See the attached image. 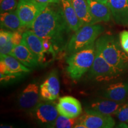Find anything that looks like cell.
I'll list each match as a JSON object with an SVG mask.
<instances>
[{"instance_id":"cell-1","label":"cell","mask_w":128,"mask_h":128,"mask_svg":"<svg viewBox=\"0 0 128 128\" xmlns=\"http://www.w3.org/2000/svg\"><path fill=\"white\" fill-rule=\"evenodd\" d=\"M28 29L50 42L56 54L66 50L72 36L60 3L48 4Z\"/></svg>"},{"instance_id":"cell-2","label":"cell","mask_w":128,"mask_h":128,"mask_svg":"<svg viewBox=\"0 0 128 128\" xmlns=\"http://www.w3.org/2000/svg\"><path fill=\"white\" fill-rule=\"evenodd\" d=\"M105 60L123 74L128 71V54L122 48L119 39L112 34H104L96 42Z\"/></svg>"},{"instance_id":"cell-3","label":"cell","mask_w":128,"mask_h":128,"mask_svg":"<svg viewBox=\"0 0 128 128\" xmlns=\"http://www.w3.org/2000/svg\"><path fill=\"white\" fill-rule=\"evenodd\" d=\"M96 54V42L88 47L68 55L66 71L74 80H78L88 71L93 64Z\"/></svg>"},{"instance_id":"cell-4","label":"cell","mask_w":128,"mask_h":128,"mask_svg":"<svg viewBox=\"0 0 128 128\" xmlns=\"http://www.w3.org/2000/svg\"><path fill=\"white\" fill-rule=\"evenodd\" d=\"M104 28L100 24L83 26L71 36L66 50L68 55L88 47L103 33Z\"/></svg>"},{"instance_id":"cell-5","label":"cell","mask_w":128,"mask_h":128,"mask_svg":"<svg viewBox=\"0 0 128 128\" xmlns=\"http://www.w3.org/2000/svg\"><path fill=\"white\" fill-rule=\"evenodd\" d=\"M122 74L105 60L99 48L96 46L95 58L89 70V77L98 82L110 81L119 77Z\"/></svg>"},{"instance_id":"cell-6","label":"cell","mask_w":128,"mask_h":128,"mask_svg":"<svg viewBox=\"0 0 128 128\" xmlns=\"http://www.w3.org/2000/svg\"><path fill=\"white\" fill-rule=\"evenodd\" d=\"M48 4L36 0H20L16 12L23 28H29Z\"/></svg>"},{"instance_id":"cell-7","label":"cell","mask_w":128,"mask_h":128,"mask_svg":"<svg viewBox=\"0 0 128 128\" xmlns=\"http://www.w3.org/2000/svg\"><path fill=\"white\" fill-rule=\"evenodd\" d=\"M1 81H7L30 72L29 68L24 65L11 55H0Z\"/></svg>"},{"instance_id":"cell-8","label":"cell","mask_w":128,"mask_h":128,"mask_svg":"<svg viewBox=\"0 0 128 128\" xmlns=\"http://www.w3.org/2000/svg\"><path fill=\"white\" fill-rule=\"evenodd\" d=\"M32 118L38 124L49 127L58 116L56 104L52 101L39 103L30 111Z\"/></svg>"},{"instance_id":"cell-9","label":"cell","mask_w":128,"mask_h":128,"mask_svg":"<svg viewBox=\"0 0 128 128\" xmlns=\"http://www.w3.org/2000/svg\"><path fill=\"white\" fill-rule=\"evenodd\" d=\"M78 122L84 124L87 128H112L115 126L112 115L86 110L79 118Z\"/></svg>"},{"instance_id":"cell-10","label":"cell","mask_w":128,"mask_h":128,"mask_svg":"<svg viewBox=\"0 0 128 128\" xmlns=\"http://www.w3.org/2000/svg\"><path fill=\"white\" fill-rule=\"evenodd\" d=\"M40 97L39 85L36 82L30 83L18 96V106L22 109L31 111L40 103Z\"/></svg>"},{"instance_id":"cell-11","label":"cell","mask_w":128,"mask_h":128,"mask_svg":"<svg viewBox=\"0 0 128 128\" xmlns=\"http://www.w3.org/2000/svg\"><path fill=\"white\" fill-rule=\"evenodd\" d=\"M60 83L56 70H53L40 86V97L45 101H54L59 96Z\"/></svg>"},{"instance_id":"cell-12","label":"cell","mask_w":128,"mask_h":128,"mask_svg":"<svg viewBox=\"0 0 128 128\" xmlns=\"http://www.w3.org/2000/svg\"><path fill=\"white\" fill-rule=\"evenodd\" d=\"M56 108L59 114L69 118H78L82 112L80 101L70 96L60 97Z\"/></svg>"},{"instance_id":"cell-13","label":"cell","mask_w":128,"mask_h":128,"mask_svg":"<svg viewBox=\"0 0 128 128\" xmlns=\"http://www.w3.org/2000/svg\"><path fill=\"white\" fill-rule=\"evenodd\" d=\"M23 41L38 60L39 64L45 61V52L42 40L30 30L23 33Z\"/></svg>"},{"instance_id":"cell-14","label":"cell","mask_w":128,"mask_h":128,"mask_svg":"<svg viewBox=\"0 0 128 128\" xmlns=\"http://www.w3.org/2000/svg\"><path fill=\"white\" fill-rule=\"evenodd\" d=\"M124 103H120L108 98L96 99L91 102L85 110L98 112L104 114H114Z\"/></svg>"},{"instance_id":"cell-15","label":"cell","mask_w":128,"mask_h":128,"mask_svg":"<svg viewBox=\"0 0 128 128\" xmlns=\"http://www.w3.org/2000/svg\"><path fill=\"white\" fill-rule=\"evenodd\" d=\"M108 6L115 23L128 25V0H108Z\"/></svg>"},{"instance_id":"cell-16","label":"cell","mask_w":128,"mask_h":128,"mask_svg":"<svg viewBox=\"0 0 128 128\" xmlns=\"http://www.w3.org/2000/svg\"><path fill=\"white\" fill-rule=\"evenodd\" d=\"M10 55L15 57L24 65L29 68H34L39 64L36 56L23 41L20 44L14 46Z\"/></svg>"},{"instance_id":"cell-17","label":"cell","mask_w":128,"mask_h":128,"mask_svg":"<svg viewBox=\"0 0 128 128\" xmlns=\"http://www.w3.org/2000/svg\"><path fill=\"white\" fill-rule=\"evenodd\" d=\"M103 96L104 98L124 103L128 97V81L109 85L104 91Z\"/></svg>"},{"instance_id":"cell-18","label":"cell","mask_w":128,"mask_h":128,"mask_svg":"<svg viewBox=\"0 0 128 128\" xmlns=\"http://www.w3.org/2000/svg\"><path fill=\"white\" fill-rule=\"evenodd\" d=\"M90 12L93 18L94 24L100 22H108L111 18V11L108 5L96 0H87Z\"/></svg>"},{"instance_id":"cell-19","label":"cell","mask_w":128,"mask_h":128,"mask_svg":"<svg viewBox=\"0 0 128 128\" xmlns=\"http://www.w3.org/2000/svg\"><path fill=\"white\" fill-rule=\"evenodd\" d=\"M62 11L69 26L72 32H76L82 26L76 14L71 0H60Z\"/></svg>"},{"instance_id":"cell-20","label":"cell","mask_w":128,"mask_h":128,"mask_svg":"<svg viewBox=\"0 0 128 128\" xmlns=\"http://www.w3.org/2000/svg\"><path fill=\"white\" fill-rule=\"evenodd\" d=\"M0 23L1 28L10 31H20L21 28H23L17 12L14 10L1 12Z\"/></svg>"},{"instance_id":"cell-21","label":"cell","mask_w":128,"mask_h":128,"mask_svg":"<svg viewBox=\"0 0 128 128\" xmlns=\"http://www.w3.org/2000/svg\"><path fill=\"white\" fill-rule=\"evenodd\" d=\"M71 2L82 26L94 24L87 0H71Z\"/></svg>"},{"instance_id":"cell-22","label":"cell","mask_w":128,"mask_h":128,"mask_svg":"<svg viewBox=\"0 0 128 128\" xmlns=\"http://www.w3.org/2000/svg\"><path fill=\"white\" fill-rule=\"evenodd\" d=\"M79 118H69L67 117L60 115L58 116L55 121L51 124L49 128H74L78 122Z\"/></svg>"},{"instance_id":"cell-23","label":"cell","mask_w":128,"mask_h":128,"mask_svg":"<svg viewBox=\"0 0 128 128\" xmlns=\"http://www.w3.org/2000/svg\"><path fill=\"white\" fill-rule=\"evenodd\" d=\"M18 2L17 0H1V12H12L17 8Z\"/></svg>"},{"instance_id":"cell-24","label":"cell","mask_w":128,"mask_h":128,"mask_svg":"<svg viewBox=\"0 0 128 128\" xmlns=\"http://www.w3.org/2000/svg\"><path fill=\"white\" fill-rule=\"evenodd\" d=\"M114 115L121 122L128 123V100L117 110Z\"/></svg>"},{"instance_id":"cell-25","label":"cell","mask_w":128,"mask_h":128,"mask_svg":"<svg viewBox=\"0 0 128 128\" xmlns=\"http://www.w3.org/2000/svg\"><path fill=\"white\" fill-rule=\"evenodd\" d=\"M119 41L122 49L128 54V30H124L119 33Z\"/></svg>"},{"instance_id":"cell-26","label":"cell","mask_w":128,"mask_h":128,"mask_svg":"<svg viewBox=\"0 0 128 128\" xmlns=\"http://www.w3.org/2000/svg\"><path fill=\"white\" fill-rule=\"evenodd\" d=\"M12 32L1 28L0 32V47L5 45L11 39Z\"/></svg>"},{"instance_id":"cell-27","label":"cell","mask_w":128,"mask_h":128,"mask_svg":"<svg viewBox=\"0 0 128 128\" xmlns=\"http://www.w3.org/2000/svg\"><path fill=\"white\" fill-rule=\"evenodd\" d=\"M14 46H15L12 42V40L10 39L5 45L2 46V47H0V55H10Z\"/></svg>"},{"instance_id":"cell-28","label":"cell","mask_w":128,"mask_h":128,"mask_svg":"<svg viewBox=\"0 0 128 128\" xmlns=\"http://www.w3.org/2000/svg\"><path fill=\"white\" fill-rule=\"evenodd\" d=\"M11 40H12L14 46L18 45L23 41V33H22L21 31L13 32L12 38H11Z\"/></svg>"},{"instance_id":"cell-29","label":"cell","mask_w":128,"mask_h":128,"mask_svg":"<svg viewBox=\"0 0 128 128\" xmlns=\"http://www.w3.org/2000/svg\"><path fill=\"white\" fill-rule=\"evenodd\" d=\"M38 2L45 4H58L60 3V0H36Z\"/></svg>"},{"instance_id":"cell-30","label":"cell","mask_w":128,"mask_h":128,"mask_svg":"<svg viewBox=\"0 0 128 128\" xmlns=\"http://www.w3.org/2000/svg\"><path fill=\"white\" fill-rule=\"evenodd\" d=\"M74 128H87L84 124L78 122L74 126Z\"/></svg>"},{"instance_id":"cell-31","label":"cell","mask_w":128,"mask_h":128,"mask_svg":"<svg viewBox=\"0 0 128 128\" xmlns=\"http://www.w3.org/2000/svg\"><path fill=\"white\" fill-rule=\"evenodd\" d=\"M96 1H98V2L103 3V4H104L106 5H108V0H96Z\"/></svg>"},{"instance_id":"cell-32","label":"cell","mask_w":128,"mask_h":128,"mask_svg":"<svg viewBox=\"0 0 128 128\" xmlns=\"http://www.w3.org/2000/svg\"><path fill=\"white\" fill-rule=\"evenodd\" d=\"M0 127L1 128H12V126L11 125H8V124H1Z\"/></svg>"}]
</instances>
